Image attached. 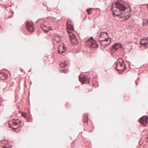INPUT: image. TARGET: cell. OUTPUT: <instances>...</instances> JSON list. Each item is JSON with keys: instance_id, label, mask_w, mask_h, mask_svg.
Listing matches in <instances>:
<instances>
[{"instance_id": "4fadbf2b", "label": "cell", "mask_w": 148, "mask_h": 148, "mask_svg": "<svg viewBox=\"0 0 148 148\" xmlns=\"http://www.w3.org/2000/svg\"><path fill=\"white\" fill-rule=\"evenodd\" d=\"M66 50H67V48L64 44H61L59 46L58 52L60 53H62L65 52Z\"/></svg>"}, {"instance_id": "8fae6325", "label": "cell", "mask_w": 148, "mask_h": 148, "mask_svg": "<svg viewBox=\"0 0 148 148\" xmlns=\"http://www.w3.org/2000/svg\"><path fill=\"white\" fill-rule=\"evenodd\" d=\"M0 146L1 147H6V148H10L12 147V145H10L8 141L6 140H2L0 142Z\"/></svg>"}, {"instance_id": "ac0fdd59", "label": "cell", "mask_w": 148, "mask_h": 148, "mask_svg": "<svg viewBox=\"0 0 148 148\" xmlns=\"http://www.w3.org/2000/svg\"><path fill=\"white\" fill-rule=\"evenodd\" d=\"M2 1V0H0V1Z\"/></svg>"}, {"instance_id": "2e32d148", "label": "cell", "mask_w": 148, "mask_h": 148, "mask_svg": "<svg viewBox=\"0 0 148 148\" xmlns=\"http://www.w3.org/2000/svg\"><path fill=\"white\" fill-rule=\"evenodd\" d=\"M68 62L65 61V62H63V63H61L60 64V66L61 68H66V66H68Z\"/></svg>"}, {"instance_id": "8992f818", "label": "cell", "mask_w": 148, "mask_h": 148, "mask_svg": "<svg viewBox=\"0 0 148 148\" xmlns=\"http://www.w3.org/2000/svg\"><path fill=\"white\" fill-rule=\"evenodd\" d=\"M79 80L82 84H89L90 82V77L89 75L82 73L79 76Z\"/></svg>"}, {"instance_id": "e0dca14e", "label": "cell", "mask_w": 148, "mask_h": 148, "mask_svg": "<svg viewBox=\"0 0 148 148\" xmlns=\"http://www.w3.org/2000/svg\"><path fill=\"white\" fill-rule=\"evenodd\" d=\"M55 40H56L57 42H59L60 41L61 39H60V38L59 36H57V37H56V38H55Z\"/></svg>"}, {"instance_id": "52a82bcc", "label": "cell", "mask_w": 148, "mask_h": 148, "mask_svg": "<svg viewBox=\"0 0 148 148\" xmlns=\"http://www.w3.org/2000/svg\"><path fill=\"white\" fill-rule=\"evenodd\" d=\"M86 45L87 46L91 47V48H97L98 47V45L97 42L92 38L86 40Z\"/></svg>"}, {"instance_id": "30bf717a", "label": "cell", "mask_w": 148, "mask_h": 148, "mask_svg": "<svg viewBox=\"0 0 148 148\" xmlns=\"http://www.w3.org/2000/svg\"><path fill=\"white\" fill-rule=\"evenodd\" d=\"M147 120H148V118H147V116H143L141 118L138 120V121H139V123H140L141 124H142L143 126H145L147 125V123H148Z\"/></svg>"}, {"instance_id": "5bb4252c", "label": "cell", "mask_w": 148, "mask_h": 148, "mask_svg": "<svg viewBox=\"0 0 148 148\" xmlns=\"http://www.w3.org/2000/svg\"><path fill=\"white\" fill-rule=\"evenodd\" d=\"M140 44L141 45L145 47V48H147V46H148V38L142 39L140 41Z\"/></svg>"}, {"instance_id": "ba28073f", "label": "cell", "mask_w": 148, "mask_h": 148, "mask_svg": "<svg viewBox=\"0 0 148 148\" xmlns=\"http://www.w3.org/2000/svg\"><path fill=\"white\" fill-rule=\"evenodd\" d=\"M122 45L119 43H116L112 46L111 49V51L112 53H115L116 52L118 51L119 50H122Z\"/></svg>"}, {"instance_id": "7c38bea8", "label": "cell", "mask_w": 148, "mask_h": 148, "mask_svg": "<svg viewBox=\"0 0 148 148\" xmlns=\"http://www.w3.org/2000/svg\"><path fill=\"white\" fill-rule=\"evenodd\" d=\"M67 31L68 33L73 32L74 31V28L72 23L69 21L67 22Z\"/></svg>"}, {"instance_id": "277c9868", "label": "cell", "mask_w": 148, "mask_h": 148, "mask_svg": "<svg viewBox=\"0 0 148 148\" xmlns=\"http://www.w3.org/2000/svg\"><path fill=\"white\" fill-rule=\"evenodd\" d=\"M10 127L13 130H17L21 125V122L18 119H12L8 122Z\"/></svg>"}, {"instance_id": "5b68a950", "label": "cell", "mask_w": 148, "mask_h": 148, "mask_svg": "<svg viewBox=\"0 0 148 148\" xmlns=\"http://www.w3.org/2000/svg\"><path fill=\"white\" fill-rule=\"evenodd\" d=\"M25 32L28 34L32 33L34 30V27L33 23L32 21H27L26 22L25 25Z\"/></svg>"}, {"instance_id": "6da1fadb", "label": "cell", "mask_w": 148, "mask_h": 148, "mask_svg": "<svg viewBox=\"0 0 148 148\" xmlns=\"http://www.w3.org/2000/svg\"><path fill=\"white\" fill-rule=\"evenodd\" d=\"M112 11L114 17L120 20H126L130 16V6L127 3L122 1H117L114 2L112 6Z\"/></svg>"}, {"instance_id": "7a4b0ae2", "label": "cell", "mask_w": 148, "mask_h": 148, "mask_svg": "<svg viewBox=\"0 0 148 148\" xmlns=\"http://www.w3.org/2000/svg\"><path fill=\"white\" fill-rule=\"evenodd\" d=\"M98 40L100 42L101 45L105 47L110 45L111 40L109 37L107 33L102 32L99 36Z\"/></svg>"}, {"instance_id": "9a60e30c", "label": "cell", "mask_w": 148, "mask_h": 148, "mask_svg": "<svg viewBox=\"0 0 148 148\" xmlns=\"http://www.w3.org/2000/svg\"><path fill=\"white\" fill-rule=\"evenodd\" d=\"M8 78V76L7 74H6L5 73L1 72L0 73V79H7Z\"/></svg>"}, {"instance_id": "9c48e42d", "label": "cell", "mask_w": 148, "mask_h": 148, "mask_svg": "<svg viewBox=\"0 0 148 148\" xmlns=\"http://www.w3.org/2000/svg\"><path fill=\"white\" fill-rule=\"evenodd\" d=\"M69 37L70 38V40H71V44L73 45H76L78 44V40L76 38V36L75 34L73 32L69 33Z\"/></svg>"}, {"instance_id": "3957f363", "label": "cell", "mask_w": 148, "mask_h": 148, "mask_svg": "<svg viewBox=\"0 0 148 148\" xmlns=\"http://www.w3.org/2000/svg\"><path fill=\"white\" fill-rule=\"evenodd\" d=\"M116 69L120 72H123L126 70V65L122 59H119L117 61Z\"/></svg>"}]
</instances>
